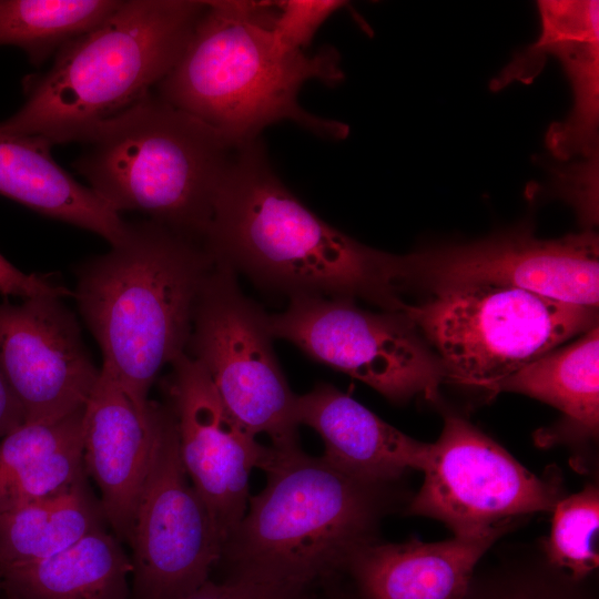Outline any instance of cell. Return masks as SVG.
Returning a JSON list of instances; mask_svg holds the SVG:
<instances>
[{
    "instance_id": "4",
    "label": "cell",
    "mask_w": 599,
    "mask_h": 599,
    "mask_svg": "<svg viewBox=\"0 0 599 599\" xmlns=\"http://www.w3.org/2000/svg\"><path fill=\"white\" fill-rule=\"evenodd\" d=\"M265 487L223 547L233 576L303 596L378 541L387 487L354 478L298 444L270 445Z\"/></svg>"
},
{
    "instance_id": "26",
    "label": "cell",
    "mask_w": 599,
    "mask_h": 599,
    "mask_svg": "<svg viewBox=\"0 0 599 599\" xmlns=\"http://www.w3.org/2000/svg\"><path fill=\"white\" fill-rule=\"evenodd\" d=\"M571 582L565 576L560 582L537 576L518 577L493 589L483 599H583L569 588Z\"/></svg>"
},
{
    "instance_id": "12",
    "label": "cell",
    "mask_w": 599,
    "mask_h": 599,
    "mask_svg": "<svg viewBox=\"0 0 599 599\" xmlns=\"http://www.w3.org/2000/svg\"><path fill=\"white\" fill-rule=\"evenodd\" d=\"M422 473L408 514L439 520L458 537L501 536L517 518L552 511L561 499L557 481L532 474L455 414L444 417Z\"/></svg>"
},
{
    "instance_id": "28",
    "label": "cell",
    "mask_w": 599,
    "mask_h": 599,
    "mask_svg": "<svg viewBox=\"0 0 599 599\" xmlns=\"http://www.w3.org/2000/svg\"><path fill=\"white\" fill-rule=\"evenodd\" d=\"M303 596L247 579L231 577L223 582L209 579L182 599H302Z\"/></svg>"
},
{
    "instance_id": "2",
    "label": "cell",
    "mask_w": 599,
    "mask_h": 599,
    "mask_svg": "<svg viewBox=\"0 0 599 599\" xmlns=\"http://www.w3.org/2000/svg\"><path fill=\"white\" fill-rule=\"evenodd\" d=\"M274 1H206L180 59L154 93L216 130L233 145L258 139L266 126L292 121L325 139L348 126L300 105L309 80L344 79L334 48L288 52L274 40Z\"/></svg>"
},
{
    "instance_id": "25",
    "label": "cell",
    "mask_w": 599,
    "mask_h": 599,
    "mask_svg": "<svg viewBox=\"0 0 599 599\" xmlns=\"http://www.w3.org/2000/svg\"><path fill=\"white\" fill-rule=\"evenodd\" d=\"M276 12L272 31L275 42L285 51H305L321 26L345 6L341 0L274 1Z\"/></svg>"
},
{
    "instance_id": "8",
    "label": "cell",
    "mask_w": 599,
    "mask_h": 599,
    "mask_svg": "<svg viewBox=\"0 0 599 599\" xmlns=\"http://www.w3.org/2000/svg\"><path fill=\"white\" fill-rule=\"evenodd\" d=\"M268 315L215 263L200 292L186 354L209 374L232 416L274 447L297 444V395L275 356Z\"/></svg>"
},
{
    "instance_id": "16",
    "label": "cell",
    "mask_w": 599,
    "mask_h": 599,
    "mask_svg": "<svg viewBox=\"0 0 599 599\" xmlns=\"http://www.w3.org/2000/svg\"><path fill=\"white\" fill-rule=\"evenodd\" d=\"M153 441V402L142 415L111 368L102 364L85 404L83 464L100 491L111 532L129 544Z\"/></svg>"
},
{
    "instance_id": "13",
    "label": "cell",
    "mask_w": 599,
    "mask_h": 599,
    "mask_svg": "<svg viewBox=\"0 0 599 599\" xmlns=\"http://www.w3.org/2000/svg\"><path fill=\"white\" fill-rule=\"evenodd\" d=\"M167 404L184 469L206 505L223 547L245 515L248 480L266 466L263 446L229 412L204 367L187 354L171 366Z\"/></svg>"
},
{
    "instance_id": "24",
    "label": "cell",
    "mask_w": 599,
    "mask_h": 599,
    "mask_svg": "<svg viewBox=\"0 0 599 599\" xmlns=\"http://www.w3.org/2000/svg\"><path fill=\"white\" fill-rule=\"evenodd\" d=\"M550 534L545 541L549 565L572 581L598 568L599 493L593 485L561 498L551 511Z\"/></svg>"
},
{
    "instance_id": "3",
    "label": "cell",
    "mask_w": 599,
    "mask_h": 599,
    "mask_svg": "<svg viewBox=\"0 0 599 599\" xmlns=\"http://www.w3.org/2000/svg\"><path fill=\"white\" fill-rule=\"evenodd\" d=\"M215 262L201 241L151 220L128 224L123 240L75 270L73 297L102 356L136 409L186 354L195 305Z\"/></svg>"
},
{
    "instance_id": "5",
    "label": "cell",
    "mask_w": 599,
    "mask_h": 599,
    "mask_svg": "<svg viewBox=\"0 0 599 599\" xmlns=\"http://www.w3.org/2000/svg\"><path fill=\"white\" fill-rule=\"evenodd\" d=\"M206 8L196 0H126L65 44L43 74L24 83L26 100L0 131L50 144L83 142L150 93L183 53Z\"/></svg>"
},
{
    "instance_id": "30",
    "label": "cell",
    "mask_w": 599,
    "mask_h": 599,
    "mask_svg": "<svg viewBox=\"0 0 599 599\" xmlns=\"http://www.w3.org/2000/svg\"><path fill=\"white\" fill-rule=\"evenodd\" d=\"M4 597V592L3 590L1 589V586H0V599H2Z\"/></svg>"
},
{
    "instance_id": "14",
    "label": "cell",
    "mask_w": 599,
    "mask_h": 599,
    "mask_svg": "<svg viewBox=\"0 0 599 599\" xmlns=\"http://www.w3.org/2000/svg\"><path fill=\"white\" fill-rule=\"evenodd\" d=\"M0 368L24 423L83 408L100 375L74 314L55 296L0 302Z\"/></svg>"
},
{
    "instance_id": "19",
    "label": "cell",
    "mask_w": 599,
    "mask_h": 599,
    "mask_svg": "<svg viewBox=\"0 0 599 599\" xmlns=\"http://www.w3.org/2000/svg\"><path fill=\"white\" fill-rule=\"evenodd\" d=\"M132 561L105 527L39 561L0 568L9 599H130Z\"/></svg>"
},
{
    "instance_id": "11",
    "label": "cell",
    "mask_w": 599,
    "mask_h": 599,
    "mask_svg": "<svg viewBox=\"0 0 599 599\" xmlns=\"http://www.w3.org/2000/svg\"><path fill=\"white\" fill-rule=\"evenodd\" d=\"M397 291L428 297L468 286L515 287L572 305L598 308L599 238L592 230L559 238L520 227L471 243L396 255Z\"/></svg>"
},
{
    "instance_id": "31",
    "label": "cell",
    "mask_w": 599,
    "mask_h": 599,
    "mask_svg": "<svg viewBox=\"0 0 599 599\" xmlns=\"http://www.w3.org/2000/svg\"><path fill=\"white\" fill-rule=\"evenodd\" d=\"M2 599H9V598L4 595V597Z\"/></svg>"
},
{
    "instance_id": "9",
    "label": "cell",
    "mask_w": 599,
    "mask_h": 599,
    "mask_svg": "<svg viewBox=\"0 0 599 599\" xmlns=\"http://www.w3.org/2000/svg\"><path fill=\"white\" fill-rule=\"evenodd\" d=\"M273 337L348 374L394 403L436 400L444 368L415 325L400 312H370L352 298L298 295L268 315Z\"/></svg>"
},
{
    "instance_id": "6",
    "label": "cell",
    "mask_w": 599,
    "mask_h": 599,
    "mask_svg": "<svg viewBox=\"0 0 599 599\" xmlns=\"http://www.w3.org/2000/svg\"><path fill=\"white\" fill-rule=\"evenodd\" d=\"M81 143L75 170L116 213H143L203 243L238 145L154 91Z\"/></svg>"
},
{
    "instance_id": "29",
    "label": "cell",
    "mask_w": 599,
    "mask_h": 599,
    "mask_svg": "<svg viewBox=\"0 0 599 599\" xmlns=\"http://www.w3.org/2000/svg\"><path fill=\"white\" fill-rule=\"evenodd\" d=\"M23 423V409L0 368V439Z\"/></svg>"
},
{
    "instance_id": "22",
    "label": "cell",
    "mask_w": 599,
    "mask_h": 599,
    "mask_svg": "<svg viewBox=\"0 0 599 599\" xmlns=\"http://www.w3.org/2000/svg\"><path fill=\"white\" fill-rule=\"evenodd\" d=\"M514 392L560 410L586 435L599 426V327L582 333L500 382L494 394Z\"/></svg>"
},
{
    "instance_id": "23",
    "label": "cell",
    "mask_w": 599,
    "mask_h": 599,
    "mask_svg": "<svg viewBox=\"0 0 599 599\" xmlns=\"http://www.w3.org/2000/svg\"><path fill=\"white\" fill-rule=\"evenodd\" d=\"M116 0H0V45L22 50L41 65L65 44L95 28Z\"/></svg>"
},
{
    "instance_id": "10",
    "label": "cell",
    "mask_w": 599,
    "mask_h": 599,
    "mask_svg": "<svg viewBox=\"0 0 599 599\" xmlns=\"http://www.w3.org/2000/svg\"><path fill=\"white\" fill-rule=\"evenodd\" d=\"M129 546L130 599H182L222 558V538L184 469L167 403L153 402L150 463Z\"/></svg>"
},
{
    "instance_id": "17",
    "label": "cell",
    "mask_w": 599,
    "mask_h": 599,
    "mask_svg": "<svg viewBox=\"0 0 599 599\" xmlns=\"http://www.w3.org/2000/svg\"><path fill=\"white\" fill-rule=\"evenodd\" d=\"M296 417L298 426L321 436L323 457L359 480L390 485L408 469L426 467L429 443L409 437L329 384L297 395Z\"/></svg>"
},
{
    "instance_id": "20",
    "label": "cell",
    "mask_w": 599,
    "mask_h": 599,
    "mask_svg": "<svg viewBox=\"0 0 599 599\" xmlns=\"http://www.w3.org/2000/svg\"><path fill=\"white\" fill-rule=\"evenodd\" d=\"M84 408L55 420L23 423L0 439V511L49 497L87 475Z\"/></svg>"
},
{
    "instance_id": "21",
    "label": "cell",
    "mask_w": 599,
    "mask_h": 599,
    "mask_svg": "<svg viewBox=\"0 0 599 599\" xmlns=\"http://www.w3.org/2000/svg\"><path fill=\"white\" fill-rule=\"evenodd\" d=\"M84 475L49 497L0 511V568L49 558L104 528L106 520Z\"/></svg>"
},
{
    "instance_id": "27",
    "label": "cell",
    "mask_w": 599,
    "mask_h": 599,
    "mask_svg": "<svg viewBox=\"0 0 599 599\" xmlns=\"http://www.w3.org/2000/svg\"><path fill=\"white\" fill-rule=\"evenodd\" d=\"M0 294L22 300L35 296L73 297V291L47 276L28 274L0 254Z\"/></svg>"
},
{
    "instance_id": "7",
    "label": "cell",
    "mask_w": 599,
    "mask_h": 599,
    "mask_svg": "<svg viewBox=\"0 0 599 599\" xmlns=\"http://www.w3.org/2000/svg\"><path fill=\"white\" fill-rule=\"evenodd\" d=\"M598 308L515 287L468 286L399 311L438 357L446 378L494 392L529 363L598 325Z\"/></svg>"
},
{
    "instance_id": "18",
    "label": "cell",
    "mask_w": 599,
    "mask_h": 599,
    "mask_svg": "<svg viewBox=\"0 0 599 599\" xmlns=\"http://www.w3.org/2000/svg\"><path fill=\"white\" fill-rule=\"evenodd\" d=\"M499 537L376 541L359 550L346 571L363 599H466L478 561Z\"/></svg>"
},
{
    "instance_id": "15",
    "label": "cell",
    "mask_w": 599,
    "mask_h": 599,
    "mask_svg": "<svg viewBox=\"0 0 599 599\" xmlns=\"http://www.w3.org/2000/svg\"><path fill=\"white\" fill-rule=\"evenodd\" d=\"M537 6L539 38L514 55L490 81V90L514 81L531 83L547 57L555 55L570 83L573 103L567 119L550 124L546 145L560 161L579 155L598 164L599 2L542 0Z\"/></svg>"
},
{
    "instance_id": "1",
    "label": "cell",
    "mask_w": 599,
    "mask_h": 599,
    "mask_svg": "<svg viewBox=\"0 0 599 599\" xmlns=\"http://www.w3.org/2000/svg\"><path fill=\"white\" fill-rule=\"evenodd\" d=\"M203 244L223 264L271 291L362 297L396 312L394 254L325 223L283 184L258 139L241 144L216 192Z\"/></svg>"
}]
</instances>
